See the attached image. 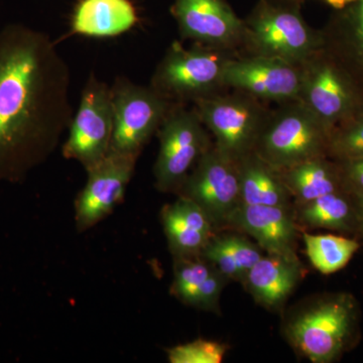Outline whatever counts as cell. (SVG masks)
Masks as SVG:
<instances>
[{
    "mask_svg": "<svg viewBox=\"0 0 363 363\" xmlns=\"http://www.w3.org/2000/svg\"><path fill=\"white\" fill-rule=\"evenodd\" d=\"M71 73L48 33L23 23L0 30V184L21 183L69 130Z\"/></svg>",
    "mask_w": 363,
    "mask_h": 363,
    "instance_id": "6da1fadb",
    "label": "cell"
},
{
    "mask_svg": "<svg viewBox=\"0 0 363 363\" xmlns=\"http://www.w3.org/2000/svg\"><path fill=\"white\" fill-rule=\"evenodd\" d=\"M359 308L351 294H328L289 317L286 337L298 354L312 363L337 362L355 343Z\"/></svg>",
    "mask_w": 363,
    "mask_h": 363,
    "instance_id": "7a4b0ae2",
    "label": "cell"
},
{
    "mask_svg": "<svg viewBox=\"0 0 363 363\" xmlns=\"http://www.w3.org/2000/svg\"><path fill=\"white\" fill-rule=\"evenodd\" d=\"M323 49L321 30L312 28L301 7L257 0L247 18L238 54L267 57L302 65Z\"/></svg>",
    "mask_w": 363,
    "mask_h": 363,
    "instance_id": "3957f363",
    "label": "cell"
},
{
    "mask_svg": "<svg viewBox=\"0 0 363 363\" xmlns=\"http://www.w3.org/2000/svg\"><path fill=\"white\" fill-rule=\"evenodd\" d=\"M235 51L174 42L157 64L150 86L174 104H193L227 90L224 72Z\"/></svg>",
    "mask_w": 363,
    "mask_h": 363,
    "instance_id": "277c9868",
    "label": "cell"
},
{
    "mask_svg": "<svg viewBox=\"0 0 363 363\" xmlns=\"http://www.w3.org/2000/svg\"><path fill=\"white\" fill-rule=\"evenodd\" d=\"M332 130L301 101L272 109L255 152L281 171L301 162L328 157Z\"/></svg>",
    "mask_w": 363,
    "mask_h": 363,
    "instance_id": "5b68a950",
    "label": "cell"
},
{
    "mask_svg": "<svg viewBox=\"0 0 363 363\" xmlns=\"http://www.w3.org/2000/svg\"><path fill=\"white\" fill-rule=\"evenodd\" d=\"M192 106L215 147L236 162L255 152L272 111L267 102L233 89L198 100Z\"/></svg>",
    "mask_w": 363,
    "mask_h": 363,
    "instance_id": "8992f818",
    "label": "cell"
},
{
    "mask_svg": "<svg viewBox=\"0 0 363 363\" xmlns=\"http://www.w3.org/2000/svg\"><path fill=\"white\" fill-rule=\"evenodd\" d=\"M157 135L156 187L160 192L177 193L213 140L194 107L185 104L172 106Z\"/></svg>",
    "mask_w": 363,
    "mask_h": 363,
    "instance_id": "52a82bcc",
    "label": "cell"
},
{
    "mask_svg": "<svg viewBox=\"0 0 363 363\" xmlns=\"http://www.w3.org/2000/svg\"><path fill=\"white\" fill-rule=\"evenodd\" d=\"M111 88L113 136L111 152L140 157L174 104L150 86L118 76Z\"/></svg>",
    "mask_w": 363,
    "mask_h": 363,
    "instance_id": "ba28073f",
    "label": "cell"
},
{
    "mask_svg": "<svg viewBox=\"0 0 363 363\" xmlns=\"http://www.w3.org/2000/svg\"><path fill=\"white\" fill-rule=\"evenodd\" d=\"M302 74L300 101L331 130L362 111V91L324 49L302 64Z\"/></svg>",
    "mask_w": 363,
    "mask_h": 363,
    "instance_id": "9c48e42d",
    "label": "cell"
},
{
    "mask_svg": "<svg viewBox=\"0 0 363 363\" xmlns=\"http://www.w3.org/2000/svg\"><path fill=\"white\" fill-rule=\"evenodd\" d=\"M62 149L66 159L77 161L86 171L111 152L113 109L111 86L91 74L81 94L77 111Z\"/></svg>",
    "mask_w": 363,
    "mask_h": 363,
    "instance_id": "30bf717a",
    "label": "cell"
},
{
    "mask_svg": "<svg viewBox=\"0 0 363 363\" xmlns=\"http://www.w3.org/2000/svg\"><path fill=\"white\" fill-rule=\"evenodd\" d=\"M176 194L199 205L215 228L226 226L241 204L238 162L227 157L213 143Z\"/></svg>",
    "mask_w": 363,
    "mask_h": 363,
    "instance_id": "8fae6325",
    "label": "cell"
},
{
    "mask_svg": "<svg viewBox=\"0 0 363 363\" xmlns=\"http://www.w3.org/2000/svg\"><path fill=\"white\" fill-rule=\"evenodd\" d=\"M302 65L257 56L234 57L224 72L227 89L242 91L277 104L300 101Z\"/></svg>",
    "mask_w": 363,
    "mask_h": 363,
    "instance_id": "7c38bea8",
    "label": "cell"
},
{
    "mask_svg": "<svg viewBox=\"0 0 363 363\" xmlns=\"http://www.w3.org/2000/svg\"><path fill=\"white\" fill-rule=\"evenodd\" d=\"M138 157L109 152L88 169L87 182L75 202V222L79 233L89 230L111 215L123 201L135 174Z\"/></svg>",
    "mask_w": 363,
    "mask_h": 363,
    "instance_id": "4fadbf2b",
    "label": "cell"
},
{
    "mask_svg": "<svg viewBox=\"0 0 363 363\" xmlns=\"http://www.w3.org/2000/svg\"><path fill=\"white\" fill-rule=\"evenodd\" d=\"M171 13L182 40L238 52L243 18L226 0H174Z\"/></svg>",
    "mask_w": 363,
    "mask_h": 363,
    "instance_id": "5bb4252c",
    "label": "cell"
},
{
    "mask_svg": "<svg viewBox=\"0 0 363 363\" xmlns=\"http://www.w3.org/2000/svg\"><path fill=\"white\" fill-rule=\"evenodd\" d=\"M227 226L252 236L267 255L298 259L296 253L298 223L291 207L240 204Z\"/></svg>",
    "mask_w": 363,
    "mask_h": 363,
    "instance_id": "9a60e30c",
    "label": "cell"
},
{
    "mask_svg": "<svg viewBox=\"0 0 363 363\" xmlns=\"http://www.w3.org/2000/svg\"><path fill=\"white\" fill-rule=\"evenodd\" d=\"M320 30L325 51L350 73L363 95V0L333 9Z\"/></svg>",
    "mask_w": 363,
    "mask_h": 363,
    "instance_id": "2e32d148",
    "label": "cell"
},
{
    "mask_svg": "<svg viewBox=\"0 0 363 363\" xmlns=\"http://www.w3.org/2000/svg\"><path fill=\"white\" fill-rule=\"evenodd\" d=\"M161 218L174 259L201 255L216 230L213 222L199 205L181 196L162 208Z\"/></svg>",
    "mask_w": 363,
    "mask_h": 363,
    "instance_id": "e0dca14e",
    "label": "cell"
},
{
    "mask_svg": "<svg viewBox=\"0 0 363 363\" xmlns=\"http://www.w3.org/2000/svg\"><path fill=\"white\" fill-rule=\"evenodd\" d=\"M300 259H290L279 255H262L243 279V285L257 304L276 311L285 304L286 298L302 279Z\"/></svg>",
    "mask_w": 363,
    "mask_h": 363,
    "instance_id": "ac0fdd59",
    "label": "cell"
},
{
    "mask_svg": "<svg viewBox=\"0 0 363 363\" xmlns=\"http://www.w3.org/2000/svg\"><path fill=\"white\" fill-rule=\"evenodd\" d=\"M140 21L131 0H80L71 18V33L94 39L118 37Z\"/></svg>",
    "mask_w": 363,
    "mask_h": 363,
    "instance_id": "d6986e66",
    "label": "cell"
},
{
    "mask_svg": "<svg viewBox=\"0 0 363 363\" xmlns=\"http://www.w3.org/2000/svg\"><path fill=\"white\" fill-rule=\"evenodd\" d=\"M241 204L291 207L293 197L281 172L253 152L238 161Z\"/></svg>",
    "mask_w": 363,
    "mask_h": 363,
    "instance_id": "ffe728a7",
    "label": "cell"
},
{
    "mask_svg": "<svg viewBox=\"0 0 363 363\" xmlns=\"http://www.w3.org/2000/svg\"><path fill=\"white\" fill-rule=\"evenodd\" d=\"M279 172L297 205L344 189L340 167L329 157H316Z\"/></svg>",
    "mask_w": 363,
    "mask_h": 363,
    "instance_id": "44dd1931",
    "label": "cell"
},
{
    "mask_svg": "<svg viewBox=\"0 0 363 363\" xmlns=\"http://www.w3.org/2000/svg\"><path fill=\"white\" fill-rule=\"evenodd\" d=\"M295 217L297 223L310 228L345 233L358 228L354 198L345 189L297 205Z\"/></svg>",
    "mask_w": 363,
    "mask_h": 363,
    "instance_id": "7402d4cb",
    "label": "cell"
},
{
    "mask_svg": "<svg viewBox=\"0 0 363 363\" xmlns=\"http://www.w3.org/2000/svg\"><path fill=\"white\" fill-rule=\"evenodd\" d=\"M201 255L228 281H241L262 257L259 245L238 234H216L208 241Z\"/></svg>",
    "mask_w": 363,
    "mask_h": 363,
    "instance_id": "603a6c76",
    "label": "cell"
},
{
    "mask_svg": "<svg viewBox=\"0 0 363 363\" xmlns=\"http://www.w3.org/2000/svg\"><path fill=\"white\" fill-rule=\"evenodd\" d=\"M310 262L323 274L337 272L347 266L359 250L357 240L335 234H303Z\"/></svg>",
    "mask_w": 363,
    "mask_h": 363,
    "instance_id": "cb8c5ba5",
    "label": "cell"
},
{
    "mask_svg": "<svg viewBox=\"0 0 363 363\" xmlns=\"http://www.w3.org/2000/svg\"><path fill=\"white\" fill-rule=\"evenodd\" d=\"M216 267L201 255L175 259L171 293L184 304L190 306L196 294L206 283Z\"/></svg>",
    "mask_w": 363,
    "mask_h": 363,
    "instance_id": "d4e9b609",
    "label": "cell"
},
{
    "mask_svg": "<svg viewBox=\"0 0 363 363\" xmlns=\"http://www.w3.org/2000/svg\"><path fill=\"white\" fill-rule=\"evenodd\" d=\"M328 157L345 162L363 159V116H357L332 130Z\"/></svg>",
    "mask_w": 363,
    "mask_h": 363,
    "instance_id": "484cf974",
    "label": "cell"
},
{
    "mask_svg": "<svg viewBox=\"0 0 363 363\" xmlns=\"http://www.w3.org/2000/svg\"><path fill=\"white\" fill-rule=\"evenodd\" d=\"M226 344L198 338L167 350L171 363H220L225 357Z\"/></svg>",
    "mask_w": 363,
    "mask_h": 363,
    "instance_id": "4316f807",
    "label": "cell"
},
{
    "mask_svg": "<svg viewBox=\"0 0 363 363\" xmlns=\"http://www.w3.org/2000/svg\"><path fill=\"white\" fill-rule=\"evenodd\" d=\"M337 162L344 189L350 194L363 197V159Z\"/></svg>",
    "mask_w": 363,
    "mask_h": 363,
    "instance_id": "83f0119b",
    "label": "cell"
},
{
    "mask_svg": "<svg viewBox=\"0 0 363 363\" xmlns=\"http://www.w3.org/2000/svg\"><path fill=\"white\" fill-rule=\"evenodd\" d=\"M262 1L269 2V4H279V6H297L302 9L303 4L308 0H262ZM325 4L332 7V9H340L354 0H322Z\"/></svg>",
    "mask_w": 363,
    "mask_h": 363,
    "instance_id": "f1b7e54d",
    "label": "cell"
},
{
    "mask_svg": "<svg viewBox=\"0 0 363 363\" xmlns=\"http://www.w3.org/2000/svg\"><path fill=\"white\" fill-rule=\"evenodd\" d=\"M352 196L354 198L355 206H357L358 228L363 233V197L362 196Z\"/></svg>",
    "mask_w": 363,
    "mask_h": 363,
    "instance_id": "f546056e",
    "label": "cell"
},
{
    "mask_svg": "<svg viewBox=\"0 0 363 363\" xmlns=\"http://www.w3.org/2000/svg\"><path fill=\"white\" fill-rule=\"evenodd\" d=\"M358 116H363V107H362V111H360V113L358 114Z\"/></svg>",
    "mask_w": 363,
    "mask_h": 363,
    "instance_id": "4dcf8cb0",
    "label": "cell"
}]
</instances>
